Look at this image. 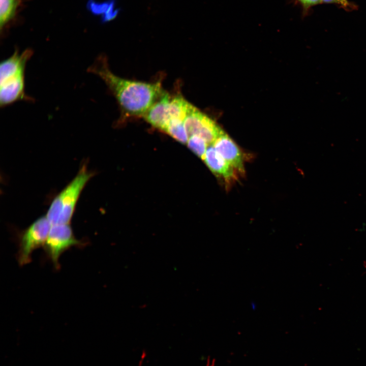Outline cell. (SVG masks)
Wrapping results in <instances>:
<instances>
[{
  "instance_id": "cell-1",
  "label": "cell",
  "mask_w": 366,
  "mask_h": 366,
  "mask_svg": "<svg viewBox=\"0 0 366 366\" xmlns=\"http://www.w3.org/2000/svg\"><path fill=\"white\" fill-rule=\"evenodd\" d=\"M87 71L102 79L121 109L129 116L143 117L165 92L160 82L133 81L116 75L110 70L107 58L103 54L96 58Z\"/></svg>"
},
{
  "instance_id": "cell-2",
  "label": "cell",
  "mask_w": 366,
  "mask_h": 366,
  "mask_svg": "<svg viewBox=\"0 0 366 366\" xmlns=\"http://www.w3.org/2000/svg\"><path fill=\"white\" fill-rule=\"evenodd\" d=\"M33 54L31 49L19 53L17 48L0 65V106L5 107L16 102L33 101L25 92L26 64Z\"/></svg>"
},
{
  "instance_id": "cell-3",
  "label": "cell",
  "mask_w": 366,
  "mask_h": 366,
  "mask_svg": "<svg viewBox=\"0 0 366 366\" xmlns=\"http://www.w3.org/2000/svg\"><path fill=\"white\" fill-rule=\"evenodd\" d=\"M93 175L83 166L72 181L55 197L46 216L51 225L69 223L80 194Z\"/></svg>"
},
{
  "instance_id": "cell-4",
  "label": "cell",
  "mask_w": 366,
  "mask_h": 366,
  "mask_svg": "<svg viewBox=\"0 0 366 366\" xmlns=\"http://www.w3.org/2000/svg\"><path fill=\"white\" fill-rule=\"evenodd\" d=\"M51 225L47 217L43 216L36 220L19 236L17 260L20 266L29 263L33 252L44 247Z\"/></svg>"
},
{
  "instance_id": "cell-5",
  "label": "cell",
  "mask_w": 366,
  "mask_h": 366,
  "mask_svg": "<svg viewBox=\"0 0 366 366\" xmlns=\"http://www.w3.org/2000/svg\"><path fill=\"white\" fill-rule=\"evenodd\" d=\"M84 245L75 238L69 224H56L51 225L44 249L54 266L58 268V259L63 253L73 246Z\"/></svg>"
},
{
  "instance_id": "cell-6",
  "label": "cell",
  "mask_w": 366,
  "mask_h": 366,
  "mask_svg": "<svg viewBox=\"0 0 366 366\" xmlns=\"http://www.w3.org/2000/svg\"><path fill=\"white\" fill-rule=\"evenodd\" d=\"M189 138L197 135L212 144L224 131L207 115L193 105L184 120Z\"/></svg>"
},
{
  "instance_id": "cell-7",
  "label": "cell",
  "mask_w": 366,
  "mask_h": 366,
  "mask_svg": "<svg viewBox=\"0 0 366 366\" xmlns=\"http://www.w3.org/2000/svg\"><path fill=\"white\" fill-rule=\"evenodd\" d=\"M217 152L237 171L245 172L243 155L238 146L225 133L212 144Z\"/></svg>"
},
{
  "instance_id": "cell-8",
  "label": "cell",
  "mask_w": 366,
  "mask_h": 366,
  "mask_svg": "<svg viewBox=\"0 0 366 366\" xmlns=\"http://www.w3.org/2000/svg\"><path fill=\"white\" fill-rule=\"evenodd\" d=\"M203 160L210 170L223 178L226 184H231L236 179L235 170L217 152L212 144L207 147Z\"/></svg>"
},
{
  "instance_id": "cell-9",
  "label": "cell",
  "mask_w": 366,
  "mask_h": 366,
  "mask_svg": "<svg viewBox=\"0 0 366 366\" xmlns=\"http://www.w3.org/2000/svg\"><path fill=\"white\" fill-rule=\"evenodd\" d=\"M171 97L165 92L143 116L152 126L163 131L170 121Z\"/></svg>"
},
{
  "instance_id": "cell-10",
  "label": "cell",
  "mask_w": 366,
  "mask_h": 366,
  "mask_svg": "<svg viewBox=\"0 0 366 366\" xmlns=\"http://www.w3.org/2000/svg\"><path fill=\"white\" fill-rule=\"evenodd\" d=\"M87 7L94 15H102V21L104 22L113 20L118 12L115 8L114 0H108L102 3L89 0Z\"/></svg>"
},
{
  "instance_id": "cell-11",
  "label": "cell",
  "mask_w": 366,
  "mask_h": 366,
  "mask_svg": "<svg viewBox=\"0 0 366 366\" xmlns=\"http://www.w3.org/2000/svg\"><path fill=\"white\" fill-rule=\"evenodd\" d=\"M168 134L178 141L186 143L189 136L186 130L184 120L175 119L171 120L164 130Z\"/></svg>"
},
{
  "instance_id": "cell-12",
  "label": "cell",
  "mask_w": 366,
  "mask_h": 366,
  "mask_svg": "<svg viewBox=\"0 0 366 366\" xmlns=\"http://www.w3.org/2000/svg\"><path fill=\"white\" fill-rule=\"evenodd\" d=\"M20 0H0L1 29L15 16Z\"/></svg>"
},
{
  "instance_id": "cell-13",
  "label": "cell",
  "mask_w": 366,
  "mask_h": 366,
  "mask_svg": "<svg viewBox=\"0 0 366 366\" xmlns=\"http://www.w3.org/2000/svg\"><path fill=\"white\" fill-rule=\"evenodd\" d=\"M188 146L200 158H203L206 152L208 144L200 137L193 135L189 138Z\"/></svg>"
},
{
  "instance_id": "cell-14",
  "label": "cell",
  "mask_w": 366,
  "mask_h": 366,
  "mask_svg": "<svg viewBox=\"0 0 366 366\" xmlns=\"http://www.w3.org/2000/svg\"><path fill=\"white\" fill-rule=\"evenodd\" d=\"M322 3L336 4L346 10H351L355 8L354 5L348 0H322Z\"/></svg>"
},
{
  "instance_id": "cell-15",
  "label": "cell",
  "mask_w": 366,
  "mask_h": 366,
  "mask_svg": "<svg viewBox=\"0 0 366 366\" xmlns=\"http://www.w3.org/2000/svg\"><path fill=\"white\" fill-rule=\"evenodd\" d=\"M298 1L305 11L313 6L322 3V0H298Z\"/></svg>"
}]
</instances>
